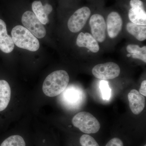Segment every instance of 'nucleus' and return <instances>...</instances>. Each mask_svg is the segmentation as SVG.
I'll list each match as a JSON object with an SVG mask.
<instances>
[{
  "label": "nucleus",
  "instance_id": "nucleus-14",
  "mask_svg": "<svg viewBox=\"0 0 146 146\" xmlns=\"http://www.w3.org/2000/svg\"><path fill=\"white\" fill-rule=\"evenodd\" d=\"M128 17L135 25L146 26V13L144 7H131L129 11Z\"/></svg>",
  "mask_w": 146,
  "mask_h": 146
},
{
  "label": "nucleus",
  "instance_id": "nucleus-17",
  "mask_svg": "<svg viewBox=\"0 0 146 146\" xmlns=\"http://www.w3.org/2000/svg\"><path fill=\"white\" fill-rule=\"evenodd\" d=\"M0 146H27V143L22 136L13 135L4 140Z\"/></svg>",
  "mask_w": 146,
  "mask_h": 146
},
{
  "label": "nucleus",
  "instance_id": "nucleus-15",
  "mask_svg": "<svg viewBox=\"0 0 146 146\" xmlns=\"http://www.w3.org/2000/svg\"><path fill=\"white\" fill-rule=\"evenodd\" d=\"M11 95V91L8 82L5 80H0V112L8 106Z\"/></svg>",
  "mask_w": 146,
  "mask_h": 146
},
{
  "label": "nucleus",
  "instance_id": "nucleus-5",
  "mask_svg": "<svg viewBox=\"0 0 146 146\" xmlns=\"http://www.w3.org/2000/svg\"><path fill=\"white\" fill-rule=\"evenodd\" d=\"M92 72L96 78L103 80L113 79L119 75L120 68L114 62H107L96 65L92 69Z\"/></svg>",
  "mask_w": 146,
  "mask_h": 146
},
{
  "label": "nucleus",
  "instance_id": "nucleus-9",
  "mask_svg": "<svg viewBox=\"0 0 146 146\" xmlns=\"http://www.w3.org/2000/svg\"><path fill=\"white\" fill-rule=\"evenodd\" d=\"M122 25V19L117 12L113 11L108 16L106 26L108 33L110 38H114L118 36Z\"/></svg>",
  "mask_w": 146,
  "mask_h": 146
},
{
  "label": "nucleus",
  "instance_id": "nucleus-4",
  "mask_svg": "<svg viewBox=\"0 0 146 146\" xmlns=\"http://www.w3.org/2000/svg\"><path fill=\"white\" fill-rule=\"evenodd\" d=\"M22 23L25 27L36 38L41 39L46 36V29L32 11H28L23 13L22 17Z\"/></svg>",
  "mask_w": 146,
  "mask_h": 146
},
{
  "label": "nucleus",
  "instance_id": "nucleus-21",
  "mask_svg": "<svg viewBox=\"0 0 146 146\" xmlns=\"http://www.w3.org/2000/svg\"><path fill=\"white\" fill-rule=\"evenodd\" d=\"M105 146H125L121 139L118 137L112 138L106 145Z\"/></svg>",
  "mask_w": 146,
  "mask_h": 146
},
{
  "label": "nucleus",
  "instance_id": "nucleus-13",
  "mask_svg": "<svg viewBox=\"0 0 146 146\" xmlns=\"http://www.w3.org/2000/svg\"><path fill=\"white\" fill-rule=\"evenodd\" d=\"M76 44L79 47L87 48L92 52H98L100 50L98 42L88 33H80L77 38Z\"/></svg>",
  "mask_w": 146,
  "mask_h": 146
},
{
  "label": "nucleus",
  "instance_id": "nucleus-2",
  "mask_svg": "<svg viewBox=\"0 0 146 146\" xmlns=\"http://www.w3.org/2000/svg\"><path fill=\"white\" fill-rule=\"evenodd\" d=\"M11 37L14 44L21 48L35 52L40 46L37 38L22 26L17 25L12 29Z\"/></svg>",
  "mask_w": 146,
  "mask_h": 146
},
{
  "label": "nucleus",
  "instance_id": "nucleus-8",
  "mask_svg": "<svg viewBox=\"0 0 146 146\" xmlns=\"http://www.w3.org/2000/svg\"><path fill=\"white\" fill-rule=\"evenodd\" d=\"M62 99L66 106L74 108L80 104L82 100V93L78 88L68 86L62 92Z\"/></svg>",
  "mask_w": 146,
  "mask_h": 146
},
{
  "label": "nucleus",
  "instance_id": "nucleus-11",
  "mask_svg": "<svg viewBox=\"0 0 146 146\" xmlns=\"http://www.w3.org/2000/svg\"><path fill=\"white\" fill-rule=\"evenodd\" d=\"M33 13L43 25H46L49 22L48 16L52 11V6L46 3L43 5L40 1H35L32 5Z\"/></svg>",
  "mask_w": 146,
  "mask_h": 146
},
{
  "label": "nucleus",
  "instance_id": "nucleus-3",
  "mask_svg": "<svg viewBox=\"0 0 146 146\" xmlns=\"http://www.w3.org/2000/svg\"><path fill=\"white\" fill-rule=\"evenodd\" d=\"M72 122L74 126L85 134H94L100 128V124L96 118L87 112H79L73 117Z\"/></svg>",
  "mask_w": 146,
  "mask_h": 146
},
{
  "label": "nucleus",
  "instance_id": "nucleus-18",
  "mask_svg": "<svg viewBox=\"0 0 146 146\" xmlns=\"http://www.w3.org/2000/svg\"><path fill=\"white\" fill-rule=\"evenodd\" d=\"M79 143L81 146H100L95 138L87 134H84L80 137Z\"/></svg>",
  "mask_w": 146,
  "mask_h": 146
},
{
  "label": "nucleus",
  "instance_id": "nucleus-10",
  "mask_svg": "<svg viewBox=\"0 0 146 146\" xmlns=\"http://www.w3.org/2000/svg\"><path fill=\"white\" fill-rule=\"evenodd\" d=\"M129 107L135 115H139L145 107V98L139 91L135 89L131 90L128 94Z\"/></svg>",
  "mask_w": 146,
  "mask_h": 146
},
{
  "label": "nucleus",
  "instance_id": "nucleus-6",
  "mask_svg": "<svg viewBox=\"0 0 146 146\" xmlns=\"http://www.w3.org/2000/svg\"><path fill=\"white\" fill-rule=\"evenodd\" d=\"M91 13L90 9L86 7H81L76 11L68 20V26L69 30L74 33L81 31Z\"/></svg>",
  "mask_w": 146,
  "mask_h": 146
},
{
  "label": "nucleus",
  "instance_id": "nucleus-7",
  "mask_svg": "<svg viewBox=\"0 0 146 146\" xmlns=\"http://www.w3.org/2000/svg\"><path fill=\"white\" fill-rule=\"evenodd\" d=\"M89 24L91 28L92 36L97 42H103L106 37V25L103 16L95 14L90 18Z\"/></svg>",
  "mask_w": 146,
  "mask_h": 146
},
{
  "label": "nucleus",
  "instance_id": "nucleus-22",
  "mask_svg": "<svg viewBox=\"0 0 146 146\" xmlns=\"http://www.w3.org/2000/svg\"><path fill=\"white\" fill-rule=\"evenodd\" d=\"M142 49L138 45L134 44H129L127 47V50L130 54H136L139 52Z\"/></svg>",
  "mask_w": 146,
  "mask_h": 146
},
{
  "label": "nucleus",
  "instance_id": "nucleus-1",
  "mask_svg": "<svg viewBox=\"0 0 146 146\" xmlns=\"http://www.w3.org/2000/svg\"><path fill=\"white\" fill-rule=\"evenodd\" d=\"M70 81V77L66 71H54L46 78L42 86L44 94L49 97H54L62 94Z\"/></svg>",
  "mask_w": 146,
  "mask_h": 146
},
{
  "label": "nucleus",
  "instance_id": "nucleus-23",
  "mask_svg": "<svg viewBox=\"0 0 146 146\" xmlns=\"http://www.w3.org/2000/svg\"><path fill=\"white\" fill-rule=\"evenodd\" d=\"M130 5L131 7H144L143 3L141 0H131Z\"/></svg>",
  "mask_w": 146,
  "mask_h": 146
},
{
  "label": "nucleus",
  "instance_id": "nucleus-12",
  "mask_svg": "<svg viewBox=\"0 0 146 146\" xmlns=\"http://www.w3.org/2000/svg\"><path fill=\"white\" fill-rule=\"evenodd\" d=\"M14 48L12 37L7 34L5 23L0 19V50L5 53H9Z\"/></svg>",
  "mask_w": 146,
  "mask_h": 146
},
{
  "label": "nucleus",
  "instance_id": "nucleus-20",
  "mask_svg": "<svg viewBox=\"0 0 146 146\" xmlns=\"http://www.w3.org/2000/svg\"><path fill=\"white\" fill-rule=\"evenodd\" d=\"M130 56L135 59H138L142 60L145 63H146V46L142 47V49L139 52L136 54H130Z\"/></svg>",
  "mask_w": 146,
  "mask_h": 146
},
{
  "label": "nucleus",
  "instance_id": "nucleus-16",
  "mask_svg": "<svg viewBox=\"0 0 146 146\" xmlns=\"http://www.w3.org/2000/svg\"><path fill=\"white\" fill-rule=\"evenodd\" d=\"M126 28L128 32L139 41H143L145 40L146 26L139 25L132 23H129L127 25Z\"/></svg>",
  "mask_w": 146,
  "mask_h": 146
},
{
  "label": "nucleus",
  "instance_id": "nucleus-24",
  "mask_svg": "<svg viewBox=\"0 0 146 146\" xmlns=\"http://www.w3.org/2000/svg\"><path fill=\"white\" fill-rule=\"evenodd\" d=\"M139 92L141 95L144 96H146V80H145L142 82L140 87Z\"/></svg>",
  "mask_w": 146,
  "mask_h": 146
},
{
  "label": "nucleus",
  "instance_id": "nucleus-19",
  "mask_svg": "<svg viewBox=\"0 0 146 146\" xmlns=\"http://www.w3.org/2000/svg\"><path fill=\"white\" fill-rule=\"evenodd\" d=\"M100 88L101 91L102 97L104 100H108L111 97V89L108 82L102 80L100 82Z\"/></svg>",
  "mask_w": 146,
  "mask_h": 146
},
{
  "label": "nucleus",
  "instance_id": "nucleus-25",
  "mask_svg": "<svg viewBox=\"0 0 146 146\" xmlns=\"http://www.w3.org/2000/svg\"><path fill=\"white\" fill-rule=\"evenodd\" d=\"M144 146H146V145H144Z\"/></svg>",
  "mask_w": 146,
  "mask_h": 146
}]
</instances>
